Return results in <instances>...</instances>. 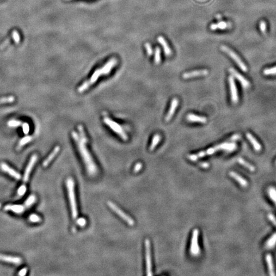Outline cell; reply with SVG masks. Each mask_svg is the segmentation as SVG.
<instances>
[{
	"mask_svg": "<svg viewBox=\"0 0 276 276\" xmlns=\"http://www.w3.org/2000/svg\"><path fill=\"white\" fill-rule=\"evenodd\" d=\"M78 130H79V134H78L76 132L73 131L72 132V136L76 142L78 151H79L82 159L85 164L87 172H88L89 175L93 177L98 173V168L95 165L93 158H92L86 146V143L88 142V138L85 134L83 127L79 125L78 126Z\"/></svg>",
	"mask_w": 276,
	"mask_h": 276,
	"instance_id": "1",
	"label": "cell"
},
{
	"mask_svg": "<svg viewBox=\"0 0 276 276\" xmlns=\"http://www.w3.org/2000/svg\"><path fill=\"white\" fill-rule=\"evenodd\" d=\"M66 186L67 188L69 203L70 205L72 217L73 219H76L77 217L78 211L75 194V183L72 178L69 177L67 179Z\"/></svg>",
	"mask_w": 276,
	"mask_h": 276,
	"instance_id": "2",
	"label": "cell"
},
{
	"mask_svg": "<svg viewBox=\"0 0 276 276\" xmlns=\"http://www.w3.org/2000/svg\"><path fill=\"white\" fill-rule=\"evenodd\" d=\"M104 122L105 123V125L109 126L112 131H113L114 132H116L117 134L120 136L123 140L127 141L128 139V137L125 134V131H124L122 127L119 125L118 123L114 122L112 119L108 117H105L104 118Z\"/></svg>",
	"mask_w": 276,
	"mask_h": 276,
	"instance_id": "3",
	"label": "cell"
},
{
	"mask_svg": "<svg viewBox=\"0 0 276 276\" xmlns=\"http://www.w3.org/2000/svg\"><path fill=\"white\" fill-rule=\"evenodd\" d=\"M198 229H195L193 230L190 247V252L191 255L194 257H197L200 254L201 252L200 248L198 245Z\"/></svg>",
	"mask_w": 276,
	"mask_h": 276,
	"instance_id": "4",
	"label": "cell"
},
{
	"mask_svg": "<svg viewBox=\"0 0 276 276\" xmlns=\"http://www.w3.org/2000/svg\"><path fill=\"white\" fill-rule=\"evenodd\" d=\"M108 205L109 206V208H111L113 211H114L115 213H116L119 217H120L123 220L130 225V226H134V220H133L130 216H128L127 214H125L124 211H123L120 208L118 207L114 203H112L111 201H108Z\"/></svg>",
	"mask_w": 276,
	"mask_h": 276,
	"instance_id": "5",
	"label": "cell"
},
{
	"mask_svg": "<svg viewBox=\"0 0 276 276\" xmlns=\"http://www.w3.org/2000/svg\"><path fill=\"white\" fill-rule=\"evenodd\" d=\"M219 150H221V146H220V144L218 145L217 146H215L214 147H211V148H208V150H206L205 151H201L200 152L197 153V154H192L189 155L188 156V158L190 160L193 161H196L197 159L200 158H202L203 157H205L206 155H212L214 154L216 151H217Z\"/></svg>",
	"mask_w": 276,
	"mask_h": 276,
	"instance_id": "6",
	"label": "cell"
},
{
	"mask_svg": "<svg viewBox=\"0 0 276 276\" xmlns=\"http://www.w3.org/2000/svg\"><path fill=\"white\" fill-rule=\"evenodd\" d=\"M220 48H221L223 51L227 53L229 55V56L231 57L234 62H236V63L238 65V67L240 68V69L242 70H243V72H247V67L246 65V64L242 61V59L240 58V57H239L235 53H234V51H233L231 49H230L229 48H228V47H226V46H225V45H222L221 47H220Z\"/></svg>",
	"mask_w": 276,
	"mask_h": 276,
	"instance_id": "7",
	"label": "cell"
},
{
	"mask_svg": "<svg viewBox=\"0 0 276 276\" xmlns=\"http://www.w3.org/2000/svg\"><path fill=\"white\" fill-rule=\"evenodd\" d=\"M145 259H146V275H152L151 272V249H150V242L148 239H146L145 240Z\"/></svg>",
	"mask_w": 276,
	"mask_h": 276,
	"instance_id": "8",
	"label": "cell"
},
{
	"mask_svg": "<svg viewBox=\"0 0 276 276\" xmlns=\"http://www.w3.org/2000/svg\"><path fill=\"white\" fill-rule=\"evenodd\" d=\"M37 160H38V155L36 154H33L31 157L29 162L28 164H27V166L25 169L24 176H23V182H24V183H26L27 182V181H28L30 173L32 171V169H33L35 164H36V162H37Z\"/></svg>",
	"mask_w": 276,
	"mask_h": 276,
	"instance_id": "9",
	"label": "cell"
},
{
	"mask_svg": "<svg viewBox=\"0 0 276 276\" xmlns=\"http://www.w3.org/2000/svg\"><path fill=\"white\" fill-rule=\"evenodd\" d=\"M228 81L230 88V93H231V99L232 102L234 104H235L238 102V95L237 86L234 80V77L230 76L228 77Z\"/></svg>",
	"mask_w": 276,
	"mask_h": 276,
	"instance_id": "10",
	"label": "cell"
},
{
	"mask_svg": "<svg viewBox=\"0 0 276 276\" xmlns=\"http://www.w3.org/2000/svg\"><path fill=\"white\" fill-rule=\"evenodd\" d=\"M0 168H1V169L3 171L8 173L9 175L12 177L13 178H16V180H20V179L21 178V174L19 173H18L17 171H16V170H14L13 168H12L11 167L9 166L7 164L4 163V162H2L1 164H0Z\"/></svg>",
	"mask_w": 276,
	"mask_h": 276,
	"instance_id": "11",
	"label": "cell"
},
{
	"mask_svg": "<svg viewBox=\"0 0 276 276\" xmlns=\"http://www.w3.org/2000/svg\"><path fill=\"white\" fill-rule=\"evenodd\" d=\"M229 71L230 73H231L232 76L234 77H235L236 79L240 82L243 88H248L250 86L251 84H250L249 81H248L247 79H246L244 77L240 74V73H239L237 70H235L234 69H233L232 68H230L229 69Z\"/></svg>",
	"mask_w": 276,
	"mask_h": 276,
	"instance_id": "12",
	"label": "cell"
},
{
	"mask_svg": "<svg viewBox=\"0 0 276 276\" xmlns=\"http://www.w3.org/2000/svg\"><path fill=\"white\" fill-rule=\"evenodd\" d=\"M0 261L14 265H20L22 262V258L20 257L5 255L2 254H0Z\"/></svg>",
	"mask_w": 276,
	"mask_h": 276,
	"instance_id": "13",
	"label": "cell"
},
{
	"mask_svg": "<svg viewBox=\"0 0 276 276\" xmlns=\"http://www.w3.org/2000/svg\"><path fill=\"white\" fill-rule=\"evenodd\" d=\"M116 64H117V59L116 58H113L111 59H110L106 63H105L102 68H101L103 75L104 76L109 75L112 69L114 68L115 65H116Z\"/></svg>",
	"mask_w": 276,
	"mask_h": 276,
	"instance_id": "14",
	"label": "cell"
},
{
	"mask_svg": "<svg viewBox=\"0 0 276 276\" xmlns=\"http://www.w3.org/2000/svg\"><path fill=\"white\" fill-rule=\"evenodd\" d=\"M208 74V71L206 70V69H203V70H197L184 73L182 75V77L183 79H189V78L194 77L196 76H205Z\"/></svg>",
	"mask_w": 276,
	"mask_h": 276,
	"instance_id": "15",
	"label": "cell"
},
{
	"mask_svg": "<svg viewBox=\"0 0 276 276\" xmlns=\"http://www.w3.org/2000/svg\"><path fill=\"white\" fill-rule=\"evenodd\" d=\"M4 209L6 211H12L17 214H21L25 211L26 207L22 205H7Z\"/></svg>",
	"mask_w": 276,
	"mask_h": 276,
	"instance_id": "16",
	"label": "cell"
},
{
	"mask_svg": "<svg viewBox=\"0 0 276 276\" xmlns=\"http://www.w3.org/2000/svg\"><path fill=\"white\" fill-rule=\"evenodd\" d=\"M178 100L176 98H174L171 101V105H170V108H169V111L166 115V116H165V121L166 122H169L170 119H171V118L173 117V114H174V112H175L176 111V109L178 107Z\"/></svg>",
	"mask_w": 276,
	"mask_h": 276,
	"instance_id": "17",
	"label": "cell"
},
{
	"mask_svg": "<svg viewBox=\"0 0 276 276\" xmlns=\"http://www.w3.org/2000/svg\"><path fill=\"white\" fill-rule=\"evenodd\" d=\"M59 150H60V147H59V146H56V147H55V148H54V150H53L52 152L50 153L48 157L44 160L43 164H42L44 167H47V165L50 164V162H51V161L53 160V159L57 155V154H58Z\"/></svg>",
	"mask_w": 276,
	"mask_h": 276,
	"instance_id": "18",
	"label": "cell"
},
{
	"mask_svg": "<svg viewBox=\"0 0 276 276\" xmlns=\"http://www.w3.org/2000/svg\"><path fill=\"white\" fill-rule=\"evenodd\" d=\"M187 120L190 122H198L201 123H205L207 119L205 116H201L194 114H188L187 116Z\"/></svg>",
	"mask_w": 276,
	"mask_h": 276,
	"instance_id": "19",
	"label": "cell"
},
{
	"mask_svg": "<svg viewBox=\"0 0 276 276\" xmlns=\"http://www.w3.org/2000/svg\"><path fill=\"white\" fill-rule=\"evenodd\" d=\"M229 176L231 177L234 180H235L240 185L243 187H246L248 185V182L246 179L239 175L238 174L234 171H231L229 173Z\"/></svg>",
	"mask_w": 276,
	"mask_h": 276,
	"instance_id": "20",
	"label": "cell"
},
{
	"mask_svg": "<svg viewBox=\"0 0 276 276\" xmlns=\"http://www.w3.org/2000/svg\"><path fill=\"white\" fill-rule=\"evenodd\" d=\"M246 137L249 141L251 142L252 145L254 147V149L256 151H260L261 150V145L259 143V142L257 141L256 138L253 136L251 133H247L246 134Z\"/></svg>",
	"mask_w": 276,
	"mask_h": 276,
	"instance_id": "21",
	"label": "cell"
},
{
	"mask_svg": "<svg viewBox=\"0 0 276 276\" xmlns=\"http://www.w3.org/2000/svg\"><path fill=\"white\" fill-rule=\"evenodd\" d=\"M220 145H221V150L226 151L228 152H231V151L235 150L237 148V145L234 142H223Z\"/></svg>",
	"mask_w": 276,
	"mask_h": 276,
	"instance_id": "22",
	"label": "cell"
},
{
	"mask_svg": "<svg viewBox=\"0 0 276 276\" xmlns=\"http://www.w3.org/2000/svg\"><path fill=\"white\" fill-rule=\"evenodd\" d=\"M157 40H158V42L161 44V45L162 46L165 54L166 55V56H169V55H171V50L169 48L167 42L164 39V37H162V36H159L157 38Z\"/></svg>",
	"mask_w": 276,
	"mask_h": 276,
	"instance_id": "23",
	"label": "cell"
},
{
	"mask_svg": "<svg viewBox=\"0 0 276 276\" xmlns=\"http://www.w3.org/2000/svg\"><path fill=\"white\" fill-rule=\"evenodd\" d=\"M266 261L268 265V269H269V275L274 276L275 275L274 272V263H273V260H272V256L271 254H268L266 255Z\"/></svg>",
	"mask_w": 276,
	"mask_h": 276,
	"instance_id": "24",
	"label": "cell"
},
{
	"mask_svg": "<svg viewBox=\"0 0 276 276\" xmlns=\"http://www.w3.org/2000/svg\"><path fill=\"white\" fill-rule=\"evenodd\" d=\"M229 24L226 22H223V21H220L217 24H212L210 26V29L211 30H215L217 29H220V30H224L226 29L228 27H229Z\"/></svg>",
	"mask_w": 276,
	"mask_h": 276,
	"instance_id": "25",
	"label": "cell"
},
{
	"mask_svg": "<svg viewBox=\"0 0 276 276\" xmlns=\"http://www.w3.org/2000/svg\"><path fill=\"white\" fill-rule=\"evenodd\" d=\"M276 245V233L272 234V236H271V237L269 239V240L266 241L265 243V247L267 248V249H272Z\"/></svg>",
	"mask_w": 276,
	"mask_h": 276,
	"instance_id": "26",
	"label": "cell"
},
{
	"mask_svg": "<svg viewBox=\"0 0 276 276\" xmlns=\"http://www.w3.org/2000/svg\"><path fill=\"white\" fill-rule=\"evenodd\" d=\"M36 201V197L35 195L32 194V195H30L26 199V200L24 202V205L26 207V208H29L31 206H33L35 203Z\"/></svg>",
	"mask_w": 276,
	"mask_h": 276,
	"instance_id": "27",
	"label": "cell"
},
{
	"mask_svg": "<svg viewBox=\"0 0 276 276\" xmlns=\"http://www.w3.org/2000/svg\"><path fill=\"white\" fill-rule=\"evenodd\" d=\"M237 161H238L239 164L242 165L243 166L246 167V168H247L249 170V171H255L256 169H255L254 165H252L251 164H249V162H247V161H246L245 160H243V159L238 158Z\"/></svg>",
	"mask_w": 276,
	"mask_h": 276,
	"instance_id": "28",
	"label": "cell"
},
{
	"mask_svg": "<svg viewBox=\"0 0 276 276\" xmlns=\"http://www.w3.org/2000/svg\"><path fill=\"white\" fill-rule=\"evenodd\" d=\"M160 139H161V136L159 134H155L154 136L152 141H151V145L150 146V150L151 151H152L155 149L156 146L159 144V142H160Z\"/></svg>",
	"mask_w": 276,
	"mask_h": 276,
	"instance_id": "29",
	"label": "cell"
},
{
	"mask_svg": "<svg viewBox=\"0 0 276 276\" xmlns=\"http://www.w3.org/2000/svg\"><path fill=\"white\" fill-rule=\"evenodd\" d=\"M32 139H33V138H32V137L30 136H26L23 138H22V139L19 142L18 148H21V147H22L23 146L26 145V144L28 143V142L31 141Z\"/></svg>",
	"mask_w": 276,
	"mask_h": 276,
	"instance_id": "30",
	"label": "cell"
},
{
	"mask_svg": "<svg viewBox=\"0 0 276 276\" xmlns=\"http://www.w3.org/2000/svg\"><path fill=\"white\" fill-rule=\"evenodd\" d=\"M268 193L270 199L272 200V201L276 206V188L273 187H269L268 190Z\"/></svg>",
	"mask_w": 276,
	"mask_h": 276,
	"instance_id": "31",
	"label": "cell"
},
{
	"mask_svg": "<svg viewBox=\"0 0 276 276\" xmlns=\"http://www.w3.org/2000/svg\"><path fill=\"white\" fill-rule=\"evenodd\" d=\"M29 221L31 223H40L42 222V218H41L39 215L36 214H31L28 217Z\"/></svg>",
	"mask_w": 276,
	"mask_h": 276,
	"instance_id": "32",
	"label": "cell"
},
{
	"mask_svg": "<svg viewBox=\"0 0 276 276\" xmlns=\"http://www.w3.org/2000/svg\"><path fill=\"white\" fill-rule=\"evenodd\" d=\"M15 101V97L13 96H8L5 97L0 98V104L12 103Z\"/></svg>",
	"mask_w": 276,
	"mask_h": 276,
	"instance_id": "33",
	"label": "cell"
},
{
	"mask_svg": "<svg viewBox=\"0 0 276 276\" xmlns=\"http://www.w3.org/2000/svg\"><path fill=\"white\" fill-rule=\"evenodd\" d=\"M263 74L266 76L276 75V66L272 68L265 69V70H263Z\"/></svg>",
	"mask_w": 276,
	"mask_h": 276,
	"instance_id": "34",
	"label": "cell"
},
{
	"mask_svg": "<svg viewBox=\"0 0 276 276\" xmlns=\"http://www.w3.org/2000/svg\"><path fill=\"white\" fill-rule=\"evenodd\" d=\"M161 56H160V49L159 47H157L155 48V64H159L160 62Z\"/></svg>",
	"mask_w": 276,
	"mask_h": 276,
	"instance_id": "35",
	"label": "cell"
},
{
	"mask_svg": "<svg viewBox=\"0 0 276 276\" xmlns=\"http://www.w3.org/2000/svg\"><path fill=\"white\" fill-rule=\"evenodd\" d=\"M12 39H13V41H14L16 44H18L20 42V40H21L20 35H19V33H18L17 30H13L12 31Z\"/></svg>",
	"mask_w": 276,
	"mask_h": 276,
	"instance_id": "36",
	"label": "cell"
},
{
	"mask_svg": "<svg viewBox=\"0 0 276 276\" xmlns=\"http://www.w3.org/2000/svg\"><path fill=\"white\" fill-rule=\"evenodd\" d=\"M22 125V122L16 120V119H12L8 122V125L10 127H17Z\"/></svg>",
	"mask_w": 276,
	"mask_h": 276,
	"instance_id": "37",
	"label": "cell"
},
{
	"mask_svg": "<svg viewBox=\"0 0 276 276\" xmlns=\"http://www.w3.org/2000/svg\"><path fill=\"white\" fill-rule=\"evenodd\" d=\"M26 191H27V187H26V185H24V184H23V185H21L19 187V188H18L17 194L19 195V196H24L25 193L26 192Z\"/></svg>",
	"mask_w": 276,
	"mask_h": 276,
	"instance_id": "38",
	"label": "cell"
},
{
	"mask_svg": "<svg viewBox=\"0 0 276 276\" xmlns=\"http://www.w3.org/2000/svg\"><path fill=\"white\" fill-rule=\"evenodd\" d=\"M145 48H146V50L147 54H148V56H151V55H152V54H153V50H152V48H151V45L149 43H146L145 44Z\"/></svg>",
	"mask_w": 276,
	"mask_h": 276,
	"instance_id": "39",
	"label": "cell"
},
{
	"mask_svg": "<svg viewBox=\"0 0 276 276\" xmlns=\"http://www.w3.org/2000/svg\"><path fill=\"white\" fill-rule=\"evenodd\" d=\"M76 223L80 227H84L86 224V220L85 218H79L77 219Z\"/></svg>",
	"mask_w": 276,
	"mask_h": 276,
	"instance_id": "40",
	"label": "cell"
},
{
	"mask_svg": "<svg viewBox=\"0 0 276 276\" xmlns=\"http://www.w3.org/2000/svg\"><path fill=\"white\" fill-rule=\"evenodd\" d=\"M22 131L25 134H27L30 132V125L27 123H24L22 124Z\"/></svg>",
	"mask_w": 276,
	"mask_h": 276,
	"instance_id": "41",
	"label": "cell"
},
{
	"mask_svg": "<svg viewBox=\"0 0 276 276\" xmlns=\"http://www.w3.org/2000/svg\"><path fill=\"white\" fill-rule=\"evenodd\" d=\"M260 29L263 33H265L266 30V24L265 21H261L260 22Z\"/></svg>",
	"mask_w": 276,
	"mask_h": 276,
	"instance_id": "42",
	"label": "cell"
},
{
	"mask_svg": "<svg viewBox=\"0 0 276 276\" xmlns=\"http://www.w3.org/2000/svg\"><path fill=\"white\" fill-rule=\"evenodd\" d=\"M142 168V164L139 162V163H137L136 165H135V167H134V173H137V172H139L141 169Z\"/></svg>",
	"mask_w": 276,
	"mask_h": 276,
	"instance_id": "43",
	"label": "cell"
},
{
	"mask_svg": "<svg viewBox=\"0 0 276 276\" xmlns=\"http://www.w3.org/2000/svg\"><path fill=\"white\" fill-rule=\"evenodd\" d=\"M268 217H269V220H270V221L272 222V223L275 225V226H276V219H275V217L274 216V215L270 214L269 215Z\"/></svg>",
	"mask_w": 276,
	"mask_h": 276,
	"instance_id": "44",
	"label": "cell"
},
{
	"mask_svg": "<svg viewBox=\"0 0 276 276\" xmlns=\"http://www.w3.org/2000/svg\"><path fill=\"white\" fill-rule=\"evenodd\" d=\"M27 268H23L19 271V273H18V275H20V276H24L27 274Z\"/></svg>",
	"mask_w": 276,
	"mask_h": 276,
	"instance_id": "45",
	"label": "cell"
},
{
	"mask_svg": "<svg viewBox=\"0 0 276 276\" xmlns=\"http://www.w3.org/2000/svg\"><path fill=\"white\" fill-rule=\"evenodd\" d=\"M199 165H200L201 167L203 168H208V167H209V165H210L208 163L205 162H200V163H199Z\"/></svg>",
	"mask_w": 276,
	"mask_h": 276,
	"instance_id": "46",
	"label": "cell"
},
{
	"mask_svg": "<svg viewBox=\"0 0 276 276\" xmlns=\"http://www.w3.org/2000/svg\"><path fill=\"white\" fill-rule=\"evenodd\" d=\"M240 135H239V134H234L231 137V140L232 141H235V140H238L240 138Z\"/></svg>",
	"mask_w": 276,
	"mask_h": 276,
	"instance_id": "47",
	"label": "cell"
},
{
	"mask_svg": "<svg viewBox=\"0 0 276 276\" xmlns=\"http://www.w3.org/2000/svg\"><path fill=\"white\" fill-rule=\"evenodd\" d=\"M8 42H9V40H7V41H5V42H4L1 45V47H0V48L3 49L4 47H5V46L7 45V44H8Z\"/></svg>",
	"mask_w": 276,
	"mask_h": 276,
	"instance_id": "48",
	"label": "cell"
},
{
	"mask_svg": "<svg viewBox=\"0 0 276 276\" xmlns=\"http://www.w3.org/2000/svg\"><path fill=\"white\" fill-rule=\"evenodd\" d=\"M1 204L0 203V208H1Z\"/></svg>",
	"mask_w": 276,
	"mask_h": 276,
	"instance_id": "49",
	"label": "cell"
}]
</instances>
